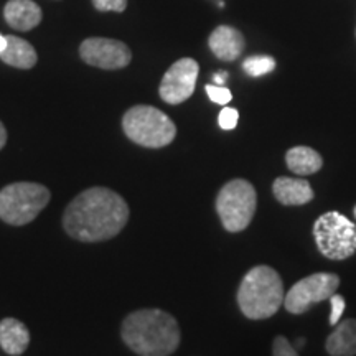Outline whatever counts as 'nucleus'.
Segmentation results:
<instances>
[{
    "mask_svg": "<svg viewBox=\"0 0 356 356\" xmlns=\"http://www.w3.org/2000/svg\"><path fill=\"white\" fill-rule=\"evenodd\" d=\"M121 337L139 356H170L180 346L181 332L175 317L167 312L142 309L124 318Z\"/></svg>",
    "mask_w": 356,
    "mask_h": 356,
    "instance_id": "obj_2",
    "label": "nucleus"
},
{
    "mask_svg": "<svg viewBox=\"0 0 356 356\" xmlns=\"http://www.w3.org/2000/svg\"><path fill=\"white\" fill-rule=\"evenodd\" d=\"M325 350L330 356L356 355V318L337 323V328L325 341Z\"/></svg>",
    "mask_w": 356,
    "mask_h": 356,
    "instance_id": "obj_15",
    "label": "nucleus"
},
{
    "mask_svg": "<svg viewBox=\"0 0 356 356\" xmlns=\"http://www.w3.org/2000/svg\"><path fill=\"white\" fill-rule=\"evenodd\" d=\"M3 17L12 29L19 32H30L40 25L43 13L33 0H8L3 8Z\"/></svg>",
    "mask_w": 356,
    "mask_h": 356,
    "instance_id": "obj_12",
    "label": "nucleus"
},
{
    "mask_svg": "<svg viewBox=\"0 0 356 356\" xmlns=\"http://www.w3.org/2000/svg\"><path fill=\"white\" fill-rule=\"evenodd\" d=\"M30 345V332L17 318H3L0 322V346L7 355L20 356Z\"/></svg>",
    "mask_w": 356,
    "mask_h": 356,
    "instance_id": "obj_14",
    "label": "nucleus"
},
{
    "mask_svg": "<svg viewBox=\"0 0 356 356\" xmlns=\"http://www.w3.org/2000/svg\"><path fill=\"white\" fill-rule=\"evenodd\" d=\"M289 170L297 175H314L323 167V159L317 150L305 145L292 147L286 154Z\"/></svg>",
    "mask_w": 356,
    "mask_h": 356,
    "instance_id": "obj_17",
    "label": "nucleus"
},
{
    "mask_svg": "<svg viewBox=\"0 0 356 356\" xmlns=\"http://www.w3.org/2000/svg\"><path fill=\"white\" fill-rule=\"evenodd\" d=\"M208 44L218 60L221 61H234L236 58L241 56L246 47L244 35L239 30L228 25H220L213 30L208 38Z\"/></svg>",
    "mask_w": 356,
    "mask_h": 356,
    "instance_id": "obj_11",
    "label": "nucleus"
},
{
    "mask_svg": "<svg viewBox=\"0 0 356 356\" xmlns=\"http://www.w3.org/2000/svg\"><path fill=\"white\" fill-rule=\"evenodd\" d=\"M129 215L127 202L121 195L104 186H92L66 207L63 228L76 241H108L126 228Z\"/></svg>",
    "mask_w": 356,
    "mask_h": 356,
    "instance_id": "obj_1",
    "label": "nucleus"
},
{
    "mask_svg": "<svg viewBox=\"0 0 356 356\" xmlns=\"http://www.w3.org/2000/svg\"><path fill=\"white\" fill-rule=\"evenodd\" d=\"M274 68H275V60L266 55L251 56L243 63V70L246 71L249 76H254V78L270 73V71H274Z\"/></svg>",
    "mask_w": 356,
    "mask_h": 356,
    "instance_id": "obj_18",
    "label": "nucleus"
},
{
    "mask_svg": "<svg viewBox=\"0 0 356 356\" xmlns=\"http://www.w3.org/2000/svg\"><path fill=\"white\" fill-rule=\"evenodd\" d=\"M79 56L84 63L99 70H122L132 61V51L126 43L114 38L91 37L79 47Z\"/></svg>",
    "mask_w": 356,
    "mask_h": 356,
    "instance_id": "obj_9",
    "label": "nucleus"
},
{
    "mask_svg": "<svg viewBox=\"0 0 356 356\" xmlns=\"http://www.w3.org/2000/svg\"><path fill=\"white\" fill-rule=\"evenodd\" d=\"M273 356H299V353H297V350L293 348L286 337L279 335L274 338Z\"/></svg>",
    "mask_w": 356,
    "mask_h": 356,
    "instance_id": "obj_20",
    "label": "nucleus"
},
{
    "mask_svg": "<svg viewBox=\"0 0 356 356\" xmlns=\"http://www.w3.org/2000/svg\"><path fill=\"white\" fill-rule=\"evenodd\" d=\"M92 6L99 12L121 13L127 8V0H92Z\"/></svg>",
    "mask_w": 356,
    "mask_h": 356,
    "instance_id": "obj_21",
    "label": "nucleus"
},
{
    "mask_svg": "<svg viewBox=\"0 0 356 356\" xmlns=\"http://www.w3.org/2000/svg\"><path fill=\"white\" fill-rule=\"evenodd\" d=\"M353 211H355V216H356V207H355V210H353Z\"/></svg>",
    "mask_w": 356,
    "mask_h": 356,
    "instance_id": "obj_27",
    "label": "nucleus"
},
{
    "mask_svg": "<svg viewBox=\"0 0 356 356\" xmlns=\"http://www.w3.org/2000/svg\"><path fill=\"white\" fill-rule=\"evenodd\" d=\"M226 78H228V73H225V71H222V73H216L215 76H213V79H215V83H218V84L225 83Z\"/></svg>",
    "mask_w": 356,
    "mask_h": 356,
    "instance_id": "obj_25",
    "label": "nucleus"
},
{
    "mask_svg": "<svg viewBox=\"0 0 356 356\" xmlns=\"http://www.w3.org/2000/svg\"><path fill=\"white\" fill-rule=\"evenodd\" d=\"M273 193L279 203L286 207H300L312 202L315 197L314 190L305 178L279 177L273 184Z\"/></svg>",
    "mask_w": 356,
    "mask_h": 356,
    "instance_id": "obj_13",
    "label": "nucleus"
},
{
    "mask_svg": "<svg viewBox=\"0 0 356 356\" xmlns=\"http://www.w3.org/2000/svg\"><path fill=\"white\" fill-rule=\"evenodd\" d=\"M122 131L129 140L145 149H162L175 140L177 126L154 106H134L124 114Z\"/></svg>",
    "mask_w": 356,
    "mask_h": 356,
    "instance_id": "obj_4",
    "label": "nucleus"
},
{
    "mask_svg": "<svg viewBox=\"0 0 356 356\" xmlns=\"http://www.w3.org/2000/svg\"><path fill=\"white\" fill-rule=\"evenodd\" d=\"M330 305H332V314H330V325H337L338 322H340V318L343 317V312H345V307H346V302L341 296H338V293L335 292L333 296L330 297Z\"/></svg>",
    "mask_w": 356,
    "mask_h": 356,
    "instance_id": "obj_22",
    "label": "nucleus"
},
{
    "mask_svg": "<svg viewBox=\"0 0 356 356\" xmlns=\"http://www.w3.org/2000/svg\"><path fill=\"white\" fill-rule=\"evenodd\" d=\"M207 95L208 97L213 102H216V104H221V106H226L228 102L233 99V95H231V91L228 88L225 86H215V84H207Z\"/></svg>",
    "mask_w": 356,
    "mask_h": 356,
    "instance_id": "obj_19",
    "label": "nucleus"
},
{
    "mask_svg": "<svg viewBox=\"0 0 356 356\" xmlns=\"http://www.w3.org/2000/svg\"><path fill=\"white\" fill-rule=\"evenodd\" d=\"M236 299L243 315L249 320L273 317L286 299L282 277L270 266L252 267L241 280Z\"/></svg>",
    "mask_w": 356,
    "mask_h": 356,
    "instance_id": "obj_3",
    "label": "nucleus"
},
{
    "mask_svg": "<svg viewBox=\"0 0 356 356\" xmlns=\"http://www.w3.org/2000/svg\"><path fill=\"white\" fill-rule=\"evenodd\" d=\"M200 66L193 58H181L173 63L160 83L159 95L167 104L177 106L190 99L197 88Z\"/></svg>",
    "mask_w": 356,
    "mask_h": 356,
    "instance_id": "obj_10",
    "label": "nucleus"
},
{
    "mask_svg": "<svg viewBox=\"0 0 356 356\" xmlns=\"http://www.w3.org/2000/svg\"><path fill=\"white\" fill-rule=\"evenodd\" d=\"M239 113L233 108H225L220 113V118H218V122H220V127L225 129V131H231L238 126Z\"/></svg>",
    "mask_w": 356,
    "mask_h": 356,
    "instance_id": "obj_23",
    "label": "nucleus"
},
{
    "mask_svg": "<svg viewBox=\"0 0 356 356\" xmlns=\"http://www.w3.org/2000/svg\"><path fill=\"white\" fill-rule=\"evenodd\" d=\"M257 207L256 188L243 178L231 180L216 197V213L222 228L229 233H241L251 225Z\"/></svg>",
    "mask_w": 356,
    "mask_h": 356,
    "instance_id": "obj_6",
    "label": "nucleus"
},
{
    "mask_svg": "<svg viewBox=\"0 0 356 356\" xmlns=\"http://www.w3.org/2000/svg\"><path fill=\"white\" fill-rule=\"evenodd\" d=\"M6 144H7V131L6 127H3V124L0 122V150L6 147Z\"/></svg>",
    "mask_w": 356,
    "mask_h": 356,
    "instance_id": "obj_24",
    "label": "nucleus"
},
{
    "mask_svg": "<svg viewBox=\"0 0 356 356\" xmlns=\"http://www.w3.org/2000/svg\"><path fill=\"white\" fill-rule=\"evenodd\" d=\"M51 193L42 184L19 181L0 190V220L12 226H25L50 203Z\"/></svg>",
    "mask_w": 356,
    "mask_h": 356,
    "instance_id": "obj_5",
    "label": "nucleus"
},
{
    "mask_svg": "<svg viewBox=\"0 0 356 356\" xmlns=\"http://www.w3.org/2000/svg\"><path fill=\"white\" fill-rule=\"evenodd\" d=\"M318 251L332 261L348 259L356 252V225L338 211L323 213L314 225Z\"/></svg>",
    "mask_w": 356,
    "mask_h": 356,
    "instance_id": "obj_7",
    "label": "nucleus"
},
{
    "mask_svg": "<svg viewBox=\"0 0 356 356\" xmlns=\"http://www.w3.org/2000/svg\"><path fill=\"white\" fill-rule=\"evenodd\" d=\"M340 287V277L332 273L312 274L293 284L286 293L284 307L289 314L300 315L310 310V307L318 302L328 300Z\"/></svg>",
    "mask_w": 356,
    "mask_h": 356,
    "instance_id": "obj_8",
    "label": "nucleus"
},
{
    "mask_svg": "<svg viewBox=\"0 0 356 356\" xmlns=\"http://www.w3.org/2000/svg\"><path fill=\"white\" fill-rule=\"evenodd\" d=\"M6 50L0 53V60L8 66L19 70H32L38 61V55L35 48L26 40L8 35Z\"/></svg>",
    "mask_w": 356,
    "mask_h": 356,
    "instance_id": "obj_16",
    "label": "nucleus"
},
{
    "mask_svg": "<svg viewBox=\"0 0 356 356\" xmlns=\"http://www.w3.org/2000/svg\"><path fill=\"white\" fill-rule=\"evenodd\" d=\"M6 47H7V38L3 37V35H0V53L6 50Z\"/></svg>",
    "mask_w": 356,
    "mask_h": 356,
    "instance_id": "obj_26",
    "label": "nucleus"
}]
</instances>
